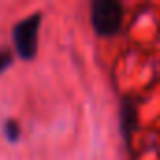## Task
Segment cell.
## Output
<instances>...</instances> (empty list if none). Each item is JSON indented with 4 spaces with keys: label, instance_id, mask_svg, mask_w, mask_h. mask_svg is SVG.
Returning a JSON list of instances; mask_svg holds the SVG:
<instances>
[{
    "label": "cell",
    "instance_id": "1",
    "mask_svg": "<svg viewBox=\"0 0 160 160\" xmlns=\"http://www.w3.org/2000/svg\"><path fill=\"white\" fill-rule=\"evenodd\" d=\"M122 4L117 0H94L91 8V23L96 34L113 36L122 25Z\"/></svg>",
    "mask_w": 160,
    "mask_h": 160
},
{
    "label": "cell",
    "instance_id": "2",
    "mask_svg": "<svg viewBox=\"0 0 160 160\" xmlns=\"http://www.w3.org/2000/svg\"><path fill=\"white\" fill-rule=\"evenodd\" d=\"M42 23V13H32L30 17L19 21L13 27V45L21 58L32 60L38 53V30Z\"/></svg>",
    "mask_w": 160,
    "mask_h": 160
},
{
    "label": "cell",
    "instance_id": "3",
    "mask_svg": "<svg viewBox=\"0 0 160 160\" xmlns=\"http://www.w3.org/2000/svg\"><path fill=\"white\" fill-rule=\"evenodd\" d=\"M119 119H121V132H122V138H124V141L130 145L132 136H134V132H136V128H138V106H136L134 98L126 96V98L121 102Z\"/></svg>",
    "mask_w": 160,
    "mask_h": 160
},
{
    "label": "cell",
    "instance_id": "4",
    "mask_svg": "<svg viewBox=\"0 0 160 160\" xmlns=\"http://www.w3.org/2000/svg\"><path fill=\"white\" fill-rule=\"evenodd\" d=\"M4 130H6V136H8L10 141H17L19 136H21V128H19V124L15 121H8L6 126H4Z\"/></svg>",
    "mask_w": 160,
    "mask_h": 160
},
{
    "label": "cell",
    "instance_id": "5",
    "mask_svg": "<svg viewBox=\"0 0 160 160\" xmlns=\"http://www.w3.org/2000/svg\"><path fill=\"white\" fill-rule=\"evenodd\" d=\"M12 64V53L10 51H0V72H4Z\"/></svg>",
    "mask_w": 160,
    "mask_h": 160
}]
</instances>
